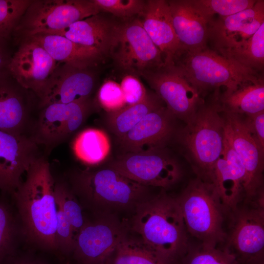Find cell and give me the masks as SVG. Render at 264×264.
I'll list each match as a JSON object with an SVG mask.
<instances>
[{
    "label": "cell",
    "instance_id": "6da1fadb",
    "mask_svg": "<svg viewBox=\"0 0 264 264\" xmlns=\"http://www.w3.org/2000/svg\"><path fill=\"white\" fill-rule=\"evenodd\" d=\"M55 184L48 161L39 156L13 194L26 238L48 251L57 250Z\"/></svg>",
    "mask_w": 264,
    "mask_h": 264
},
{
    "label": "cell",
    "instance_id": "7a4b0ae2",
    "mask_svg": "<svg viewBox=\"0 0 264 264\" xmlns=\"http://www.w3.org/2000/svg\"><path fill=\"white\" fill-rule=\"evenodd\" d=\"M224 120L215 92L178 129L172 143L190 164L196 176L212 183L215 165L222 153Z\"/></svg>",
    "mask_w": 264,
    "mask_h": 264
},
{
    "label": "cell",
    "instance_id": "3957f363",
    "mask_svg": "<svg viewBox=\"0 0 264 264\" xmlns=\"http://www.w3.org/2000/svg\"><path fill=\"white\" fill-rule=\"evenodd\" d=\"M135 208L133 230L160 256L176 264L191 241L176 198L162 192Z\"/></svg>",
    "mask_w": 264,
    "mask_h": 264
},
{
    "label": "cell",
    "instance_id": "277c9868",
    "mask_svg": "<svg viewBox=\"0 0 264 264\" xmlns=\"http://www.w3.org/2000/svg\"><path fill=\"white\" fill-rule=\"evenodd\" d=\"M176 198L190 238L204 244L222 247L229 211L214 184L196 177Z\"/></svg>",
    "mask_w": 264,
    "mask_h": 264
},
{
    "label": "cell",
    "instance_id": "5b68a950",
    "mask_svg": "<svg viewBox=\"0 0 264 264\" xmlns=\"http://www.w3.org/2000/svg\"><path fill=\"white\" fill-rule=\"evenodd\" d=\"M70 179L74 194L92 208L136 207L150 197L148 186L109 167L76 171Z\"/></svg>",
    "mask_w": 264,
    "mask_h": 264
},
{
    "label": "cell",
    "instance_id": "8992f818",
    "mask_svg": "<svg viewBox=\"0 0 264 264\" xmlns=\"http://www.w3.org/2000/svg\"><path fill=\"white\" fill-rule=\"evenodd\" d=\"M173 66L201 95L224 87L233 90L249 82L264 78L224 57L207 46L195 51H183Z\"/></svg>",
    "mask_w": 264,
    "mask_h": 264
},
{
    "label": "cell",
    "instance_id": "52a82bcc",
    "mask_svg": "<svg viewBox=\"0 0 264 264\" xmlns=\"http://www.w3.org/2000/svg\"><path fill=\"white\" fill-rule=\"evenodd\" d=\"M223 247L239 264L264 261V200L242 202L229 211Z\"/></svg>",
    "mask_w": 264,
    "mask_h": 264
},
{
    "label": "cell",
    "instance_id": "ba28073f",
    "mask_svg": "<svg viewBox=\"0 0 264 264\" xmlns=\"http://www.w3.org/2000/svg\"><path fill=\"white\" fill-rule=\"evenodd\" d=\"M109 57L124 74L138 77L164 66L160 50L144 29L139 18L121 20Z\"/></svg>",
    "mask_w": 264,
    "mask_h": 264
},
{
    "label": "cell",
    "instance_id": "9c48e42d",
    "mask_svg": "<svg viewBox=\"0 0 264 264\" xmlns=\"http://www.w3.org/2000/svg\"><path fill=\"white\" fill-rule=\"evenodd\" d=\"M99 13L92 0H32L14 34H53Z\"/></svg>",
    "mask_w": 264,
    "mask_h": 264
},
{
    "label": "cell",
    "instance_id": "30bf717a",
    "mask_svg": "<svg viewBox=\"0 0 264 264\" xmlns=\"http://www.w3.org/2000/svg\"><path fill=\"white\" fill-rule=\"evenodd\" d=\"M109 167L142 185L162 188L175 184L183 175L180 162L167 148L124 153Z\"/></svg>",
    "mask_w": 264,
    "mask_h": 264
},
{
    "label": "cell",
    "instance_id": "8fae6325",
    "mask_svg": "<svg viewBox=\"0 0 264 264\" xmlns=\"http://www.w3.org/2000/svg\"><path fill=\"white\" fill-rule=\"evenodd\" d=\"M91 98L67 104L53 103L42 108L30 138L47 150L62 143L76 132L93 111Z\"/></svg>",
    "mask_w": 264,
    "mask_h": 264
},
{
    "label": "cell",
    "instance_id": "7c38bea8",
    "mask_svg": "<svg viewBox=\"0 0 264 264\" xmlns=\"http://www.w3.org/2000/svg\"><path fill=\"white\" fill-rule=\"evenodd\" d=\"M225 138L245 170L244 198L251 201L264 196L263 151L247 129L241 115L223 112Z\"/></svg>",
    "mask_w": 264,
    "mask_h": 264
},
{
    "label": "cell",
    "instance_id": "4fadbf2b",
    "mask_svg": "<svg viewBox=\"0 0 264 264\" xmlns=\"http://www.w3.org/2000/svg\"><path fill=\"white\" fill-rule=\"evenodd\" d=\"M140 77L177 119L183 123L204 101L200 93L173 66H164L146 71Z\"/></svg>",
    "mask_w": 264,
    "mask_h": 264
},
{
    "label": "cell",
    "instance_id": "5bb4252c",
    "mask_svg": "<svg viewBox=\"0 0 264 264\" xmlns=\"http://www.w3.org/2000/svg\"><path fill=\"white\" fill-rule=\"evenodd\" d=\"M58 63L35 40L26 38L8 66L10 76L23 88L40 98Z\"/></svg>",
    "mask_w": 264,
    "mask_h": 264
},
{
    "label": "cell",
    "instance_id": "9a60e30c",
    "mask_svg": "<svg viewBox=\"0 0 264 264\" xmlns=\"http://www.w3.org/2000/svg\"><path fill=\"white\" fill-rule=\"evenodd\" d=\"M126 237L119 222L103 216L87 221L76 237L73 251L82 264H102Z\"/></svg>",
    "mask_w": 264,
    "mask_h": 264
},
{
    "label": "cell",
    "instance_id": "2e32d148",
    "mask_svg": "<svg viewBox=\"0 0 264 264\" xmlns=\"http://www.w3.org/2000/svg\"><path fill=\"white\" fill-rule=\"evenodd\" d=\"M166 107L143 117L132 130L118 138L124 153L143 152L167 148L172 143L180 125Z\"/></svg>",
    "mask_w": 264,
    "mask_h": 264
},
{
    "label": "cell",
    "instance_id": "e0dca14e",
    "mask_svg": "<svg viewBox=\"0 0 264 264\" xmlns=\"http://www.w3.org/2000/svg\"><path fill=\"white\" fill-rule=\"evenodd\" d=\"M94 67L58 64L40 98V107L90 98L97 82L96 73L92 69Z\"/></svg>",
    "mask_w": 264,
    "mask_h": 264
},
{
    "label": "cell",
    "instance_id": "ac0fdd59",
    "mask_svg": "<svg viewBox=\"0 0 264 264\" xmlns=\"http://www.w3.org/2000/svg\"><path fill=\"white\" fill-rule=\"evenodd\" d=\"M264 23V0L234 14L213 17L208 23V44L216 52L234 47L248 39Z\"/></svg>",
    "mask_w": 264,
    "mask_h": 264
},
{
    "label": "cell",
    "instance_id": "d6986e66",
    "mask_svg": "<svg viewBox=\"0 0 264 264\" xmlns=\"http://www.w3.org/2000/svg\"><path fill=\"white\" fill-rule=\"evenodd\" d=\"M37 144L25 134L0 130V190L12 194L38 155Z\"/></svg>",
    "mask_w": 264,
    "mask_h": 264
},
{
    "label": "cell",
    "instance_id": "ffe728a7",
    "mask_svg": "<svg viewBox=\"0 0 264 264\" xmlns=\"http://www.w3.org/2000/svg\"><path fill=\"white\" fill-rule=\"evenodd\" d=\"M142 26L160 50L165 66L173 65L182 47L173 25L167 0H148L139 18Z\"/></svg>",
    "mask_w": 264,
    "mask_h": 264
},
{
    "label": "cell",
    "instance_id": "44dd1931",
    "mask_svg": "<svg viewBox=\"0 0 264 264\" xmlns=\"http://www.w3.org/2000/svg\"><path fill=\"white\" fill-rule=\"evenodd\" d=\"M121 21L100 12L77 21L55 34L84 46L92 48L105 58L109 54Z\"/></svg>",
    "mask_w": 264,
    "mask_h": 264
},
{
    "label": "cell",
    "instance_id": "7402d4cb",
    "mask_svg": "<svg viewBox=\"0 0 264 264\" xmlns=\"http://www.w3.org/2000/svg\"><path fill=\"white\" fill-rule=\"evenodd\" d=\"M246 178L240 158L225 138L222 153L215 165L212 183L229 211L243 200Z\"/></svg>",
    "mask_w": 264,
    "mask_h": 264
},
{
    "label": "cell",
    "instance_id": "603a6c76",
    "mask_svg": "<svg viewBox=\"0 0 264 264\" xmlns=\"http://www.w3.org/2000/svg\"><path fill=\"white\" fill-rule=\"evenodd\" d=\"M172 22L183 51H195L208 46V22L189 0H167Z\"/></svg>",
    "mask_w": 264,
    "mask_h": 264
},
{
    "label": "cell",
    "instance_id": "cb8c5ba5",
    "mask_svg": "<svg viewBox=\"0 0 264 264\" xmlns=\"http://www.w3.org/2000/svg\"><path fill=\"white\" fill-rule=\"evenodd\" d=\"M10 77L9 74L0 77V130L24 134L29 120L26 99L22 87Z\"/></svg>",
    "mask_w": 264,
    "mask_h": 264
},
{
    "label": "cell",
    "instance_id": "d4e9b609",
    "mask_svg": "<svg viewBox=\"0 0 264 264\" xmlns=\"http://www.w3.org/2000/svg\"><path fill=\"white\" fill-rule=\"evenodd\" d=\"M30 38L40 44L58 64L97 67L105 59L96 50L56 34H38Z\"/></svg>",
    "mask_w": 264,
    "mask_h": 264
},
{
    "label": "cell",
    "instance_id": "484cf974",
    "mask_svg": "<svg viewBox=\"0 0 264 264\" xmlns=\"http://www.w3.org/2000/svg\"><path fill=\"white\" fill-rule=\"evenodd\" d=\"M221 111L249 115L264 110V79L244 83L233 90L222 93L214 90Z\"/></svg>",
    "mask_w": 264,
    "mask_h": 264
},
{
    "label": "cell",
    "instance_id": "4316f807",
    "mask_svg": "<svg viewBox=\"0 0 264 264\" xmlns=\"http://www.w3.org/2000/svg\"><path fill=\"white\" fill-rule=\"evenodd\" d=\"M164 106V102L154 91H148L142 101L108 113L107 124L111 132L119 138L132 130L147 114Z\"/></svg>",
    "mask_w": 264,
    "mask_h": 264
},
{
    "label": "cell",
    "instance_id": "83f0119b",
    "mask_svg": "<svg viewBox=\"0 0 264 264\" xmlns=\"http://www.w3.org/2000/svg\"><path fill=\"white\" fill-rule=\"evenodd\" d=\"M76 157L88 165H96L109 155L110 143L107 133L95 128H88L80 132L72 144Z\"/></svg>",
    "mask_w": 264,
    "mask_h": 264
},
{
    "label": "cell",
    "instance_id": "f1b7e54d",
    "mask_svg": "<svg viewBox=\"0 0 264 264\" xmlns=\"http://www.w3.org/2000/svg\"><path fill=\"white\" fill-rule=\"evenodd\" d=\"M217 52L247 69L263 75L264 23L245 41Z\"/></svg>",
    "mask_w": 264,
    "mask_h": 264
},
{
    "label": "cell",
    "instance_id": "f546056e",
    "mask_svg": "<svg viewBox=\"0 0 264 264\" xmlns=\"http://www.w3.org/2000/svg\"><path fill=\"white\" fill-rule=\"evenodd\" d=\"M113 264H173L141 239L126 237L116 248Z\"/></svg>",
    "mask_w": 264,
    "mask_h": 264
},
{
    "label": "cell",
    "instance_id": "4dcf8cb0",
    "mask_svg": "<svg viewBox=\"0 0 264 264\" xmlns=\"http://www.w3.org/2000/svg\"><path fill=\"white\" fill-rule=\"evenodd\" d=\"M176 264H239L235 258L221 246L192 243Z\"/></svg>",
    "mask_w": 264,
    "mask_h": 264
},
{
    "label": "cell",
    "instance_id": "1f68e13d",
    "mask_svg": "<svg viewBox=\"0 0 264 264\" xmlns=\"http://www.w3.org/2000/svg\"><path fill=\"white\" fill-rule=\"evenodd\" d=\"M191 4L208 23L216 15L230 16L252 7L257 0H189Z\"/></svg>",
    "mask_w": 264,
    "mask_h": 264
},
{
    "label": "cell",
    "instance_id": "d6a6232c",
    "mask_svg": "<svg viewBox=\"0 0 264 264\" xmlns=\"http://www.w3.org/2000/svg\"><path fill=\"white\" fill-rule=\"evenodd\" d=\"M54 192L56 201L61 206L76 237L87 222L81 206L72 190L64 182H55Z\"/></svg>",
    "mask_w": 264,
    "mask_h": 264
},
{
    "label": "cell",
    "instance_id": "836d02e7",
    "mask_svg": "<svg viewBox=\"0 0 264 264\" xmlns=\"http://www.w3.org/2000/svg\"><path fill=\"white\" fill-rule=\"evenodd\" d=\"M32 0H0V37L10 41Z\"/></svg>",
    "mask_w": 264,
    "mask_h": 264
},
{
    "label": "cell",
    "instance_id": "e575fe53",
    "mask_svg": "<svg viewBox=\"0 0 264 264\" xmlns=\"http://www.w3.org/2000/svg\"><path fill=\"white\" fill-rule=\"evenodd\" d=\"M100 12L108 13L121 20L140 18L146 4L143 0H92Z\"/></svg>",
    "mask_w": 264,
    "mask_h": 264
},
{
    "label": "cell",
    "instance_id": "d590c367",
    "mask_svg": "<svg viewBox=\"0 0 264 264\" xmlns=\"http://www.w3.org/2000/svg\"><path fill=\"white\" fill-rule=\"evenodd\" d=\"M15 234L13 216L8 206L0 200V264L11 256Z\"/></svg>",
    "mask_w": 264,
    "mask_h": 264
},
{
    "label": "cell",
    "instance_id": "8d00e7d4",
    "mask_svg": "<svg viewBox=\"0 0 264 264\" xmlns=\"http://www.w3.org/2000/svg\"><path fill=\"white\" fill-rule=\"evenodd\" d=\"M96 100L108 113L118 111L126 106L120 84L110 79L105 80L99 88Z\"/></svg>",
    "mask_w": 264,
    "mask_h": 264
},
{
    "label": "cell",
    "instance_id": "74e56055",
    "mask_svg": "<svg viewBox=\"0 0 264 264\" xmlns=\"http://www.w3.org/2000/svg\"><path fill=\"white\" fill-rule=\"evenodd\" d=\"M56 203L57 214L55 236L57 250L64 254H69L73 251L76 236L61 206L57 201Z\"/></svg>",
    "mask_w": 264,
    "mask_h": 264
},
{
    "label": "cell",
    "instance_id": "f35d334b",
    "mask_svg": "<svg viewBox=\"0 0 264 264\" xmlns=\"http://www.w3.org/2000/svg\"><path fill=\"white\" fill-rule=\"evenodd\" d=\"M139 77L125 74L120 84L126 106L133 105L142 101L148 91L140 80Z\"/></svg>",
    "mask_w": 264,
    "mask_h": 264
},
{
    "label": "cell",
    "instance_id": "ab89813d",
    "mask_svg": "<svg viewBox=\"0 0 264 264\" xmlns=\"http://www.w3.org/2000/svg\"><path fill=\"white\" fill-rule=\"evenodd\" d=\"M241 115L247 129L264 151V110L253 114Z\"/></svg>",
    "mask_w": 264,
    "mask_h": 264
},
{
    "label": "cell",
    "instance_id": "60d3db41",
    "mask_svg": "<svg viewBox=\"0 0 264 264\" xmlns=\"http://www.w3.org/2000/svg\"><path fill=\"white\" fill-rule=\"evenodd\" d=\"M9 41L0 37V77L9 74L8 66L12 56L10 53Z\"/></svg>",
    "mask_w": 264,
    "mask_h": 264
},
{
    "label": "cell",
    "instance_id": "b9f144b4",
    "mask_svg": "<svg viewBox=\"0 0 264 264\" xmlns=\"http://www.w3.org/2000/svg\"><path fill=\"white\" fill-rule=\"evenodd\" d=\"M4 261L6 263L3 262L2 263L4 264H47L40 260L27 257L14 258L12 256H10Z\"/></svg>",
    "mask_w": 264,
    "mask_h": 264
}]
</instances>
